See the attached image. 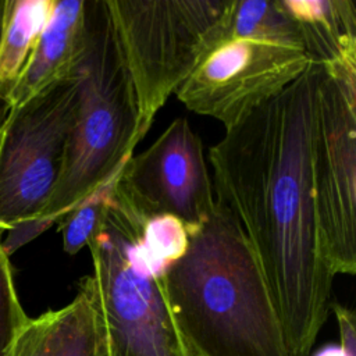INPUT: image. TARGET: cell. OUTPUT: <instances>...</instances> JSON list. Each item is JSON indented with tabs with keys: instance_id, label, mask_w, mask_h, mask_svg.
I'll return each instance as SVG.
<instances>
[{
	"instance_id": "cell-15",
	"label": "cell",
	"mask_w": 356,
	"mask_h": 356,
	"mask_svg": "<svg viewBox=\"0 0 356 356\" xmlns=\"http://www.w3.org/2000/svg\"><path fill=\"white\" fill-rule=\"evenodd\" d=\"M231 38L303 49L299 31L293 19L282 8L280 0H236L232 14Z\"/></svg>"
},
{
	"instance_id": "cell-12",
	"label": "cell",
	"mask_w": 356,
	"mask_h": 356,
	"mask_svg": "<svg viewBox=\"0 0 356 356\" xmlns=\"http://www.w3.org/2000/svg\"><path fill=\"white\" fill-rule=\"evenodd\" d=\"M56 0H6L0 28V100L15 88Z\"/></svg>"
},
{
	"instance_id": "cell-5",
	"label": "cell",
	"mask_w": 356,
	"mask_h": 356,
	"mask_svg": "<svg viewBox=\"0 0 356 356\" xmlns=\"http://www.w3.org/2000/svg\"><path fill=\"white\" fill-rule=\"evenodd\" d=\"M142 221L128 216L114 195L104 222L88 248L93 291L110 356H191L174 324L161 280L139 270L131 246Z\"/></svg>"
},
{
	"instance_id": "cell-3",
	"label": "cell",
	"mask_w": 356,
	"mask_h": 356,
	"mask_svg": "<svg viewBox=\"0 0 356 356\" xmlns=\"http://www.w3.org/2000/svg\"><path fill=\"white\" fill-rule=\"evenodd\" d=\"M85 50L75 72L78 106L61 171L40 217L8 231L3 241L8 256L114 178L139 143L135 89L107 0H85Z\"/></svg>"
},
{
	"instance_id": "cell-2",
	"label": "cell",
	"mask_w": 356,
	"mask_h": 356,
	"mask_svg": "<svg viewBox=\"0 0 356 356\" xmlns=\"http://www.w3.org/2000/svg\"><path fill=\"white\" fill-rule=\"evenodd\" d=\"M161 286L191 356H289L245 232L220 202Z\"/></svg>"
},
{
	"instance_id": "cell-9",
	"label": "cell",
	"mask_w": 356,
	"mask_h": 356,
	"mask_svg": "<svg viewBox=\"0 0 356 356\" xmlns=\"http://www.w3.org/2000/svg\"><path fill=\"white\" fill-rule=\"evenodd\" d=\"M211 189L202 140L179 117L147 149L127 160L115 178L114 199L143 222L171 214L191 232L213 211Z\"/></svg>"
},
{
	"instance_id": "cell-6",
	"label": "cell",
	"mask_w": 356,
	"mask_h": 356,
	"mask_svg": "<svg viewBox=\"0 0 356 356\" xmlns=\"http://www.w3.org/2000/svg\"><path fill=\"white\" fill-rule=\"evenodd\" d=\"M78 106V76L0 117V235L35 222L57 184Z\"/></svg>"
},
{
	"instance_id": "cell-7",
	"label": "cell",
	"mask_w": 356,
	"mask_h": 356,
	"mask_svg": "<svg viewBox=\"0 0 356 356\" xmlns=\"http://www.w3.org/2000/svg\"><path fill=\"white\" fill-rule=\"evenodd\" d=\"M321 68V67H320ZM313 189L321 254L337 274L356 273V78L320 71Z\"/></svg>"
},
{
	"instance_id": "cell-17",
	"label": "cell",
	"mask_w": 356,
	"mask_h": 356,
	"mask_svg": "<svg viewBox=\"0 0 356 356\" xmlns=\"http://www.w3.org/2000/svg\"><path fill=\"white\" fill-rule=\"evenodd\" d=\"M28 318L19 302L10 256L3 248L0 235V356H6L14 337Z\"/></svg>"
},
{
	"instance_id": "cell-4",
	"label": "cell",
	"mask_w": 356,
	"mask_h": 356,
	"mask_svg": "<svg viewBox=\"0 0 356 356\" xmlns=\"http://www.w3.org/2000/svg\"><path fill=\"white\" fill-rule=\"evenodd\" d=\"M236 0H107L134 83L140 142L199 63L231 38Z\"/></svg>"
},
{
	"instance_id": "cell-18",
	"label": "cell",
	"mask_w": 356,
	"mask_h": 356,
	"mask_svg": "<svg viewBox=\"0 0 356 356\" xmlns=\"http://www.w3.org/2000/svg\"><path fill=\"white\" fill-rule=\"evenodd\" d=\"M56 310L29 317L14 337L6 356H53Z\"/></svg>"
},
{
	"instance_id": "cell-8",
	"label": "cell",
	"mask_w": 356,
	"mask_h": 356,
	"mask_svg": "<svg viewBox=\"0 0 356 356\" xmlns=\"http://www.w3.org/2000/svg\"><path fill=\"white\" fill-rule=\"evenodd\" d=\"M309 64L300 47L229 38L199 63L175 95L188 110L229 129L280 95Z\"/></svg>"
},
{
	"instance_id": "cell-13",
	"label": "cell",
	"mask_w": 356,
	"mask_h": 356,
	"mask_svg": "<svg viewBox=\"0 0 356 356\" xmlns=\"http://www.w3.org/2000/svg\"><path fill=\"white\" fill-rule=\"evenodd\" d=\"M53 356H110L92 274L81 280L75 298L56 310Z\"/></svg>"
},
{
	"instance_id": "cell-19",
	"label": "cell",
	"mask_w": 356,
	"mask_h": 356,
	"mask_svg": "<svg viewBox=\"0 0 356 356\" xmlns=\"http://www.w3.org/2000/svg\"><path fill=\"white\" fill-rule=\"evenodd\" d=\"M313 356H343L339 343H328L314 352Z\"/></svg>"
},
{
	"instance_id": "cell-10",
	"label": "cell",
	"mask_w": 356,
	"mask_h": 356,
	"mask_svg": "<svg viewBox=\"0 0 356 356\" xmlns=\"http://www.w3.org/2000/svg\"><path fill=\"white\" fill-rule=\"evenodd\" d=\"M85 0H56L51 15L6 107L17 106L75 76L85 50Z\"/></svg>"
},
{
	"instance_id": "cell-1",
	"label": "cell",
	"mask_w": 356,
	"mask_h": 356,
	"mask_svg": "<svg viewBox=\"0 0 356 356\" xmlns=\"http://www.w3.org/2000/svg\"><path fill=\"white\" fill-rule=\"evenodd\" d=\"M320 65L310 63L210 149L216 200L239 221L289 356H309L334 273L323 259L313 189Z\"/></svg>"
},
{
	"instance_id": "cell-16",
	"label": "cell",
	"mask_w": 356,
	"mask_h": 356,
	"mask_svg": "<svg viewBox=\"0 0 356 356\" xmlns=\"http://www.w3.org/2000/svg\"><path fill=\"white\" fill-rule=\"evenodd\" d=\"M115 178L100 185L82 202L65 211L58 220V232L63 239V249L70 256L82 250L104 222L113 200Z\"/></svg>"
},
{
	"instance_id": "cell-20",
	"label": "cell",
	"mask_w": 356,
	"mask_h": 356,
	"mask_svg": "<svg viewBox=\"0 0 356 356\" xmlns=\"http://www.w3.org/2000/svg\"><path fill=\"white\" fill-rule=\"evenodd\" d=\"M4 3H6V0H0V28H1V19H3V13H4Z\"/></svg>"
},
{
	"instance_id": "cell-11",
	"label": "cell",
	"mask_w": 356,
	"mask_h": 356,
	"mask_svg": "<svg viewBox=\"0 0 356 356\" xmlns=\"http://www.w3.org/2000/svg\"><path fill=\"white\" fill-rule=\"evenodd\" d=\"M293 19L310 63L335 76L356 78L353 0H280Z\"/></svg>"
},
{
	"instance_id": "cell-14",
	"label": "cell",
	"mask_w": 356,
	"mask_h": 356,
	"mask_svg": "<svg viewBox=\"0 0 356 356\" xmlns=\"http://www.w3.org/2000/svg\"><path fill=\"white\" fill-rule=\"evenodd\" d=\"M189 232L186 225L171 214H161L146 220L142 234L131 246L134 264L161 280L167 270L186 252Z\"/></svg>"
}]
</instances>
